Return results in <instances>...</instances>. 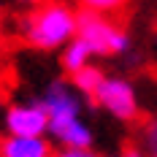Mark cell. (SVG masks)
I'll list each match as a JSON object with an SVG mask.
<instances>
[{"label": "cell", "mask_w": 157, "mask_h": 157, "mask_svg": "<svg viewBox=\"0 0 157 157\" xmlns=\"http://www.w3.org/2000/svg\"><path fill=\"white\" fill-rule=\"evenodd\" d=\"M155 157H157V155H155Z\"/></svg>", "instance_id": "15"}, {"label": "cell", "mask_w": 157, "mask_h": 157, "mask_svg": "<svg viewBox=\"0 0 157 157\" xmlns=\"http://www.w3.org/2000/svg\"><path fill=\"white\" fill-rule=\"evenodd\" d=\"M141 149L155 157L157 155V117H152L141 130Z\"/></svg>", "instance_id": "10"}, {"label": "cell", "mask_w": 157, "mask_h": 157, "mask_svg": "<svg viewBox=\"0 0 157 157\" xmlns=\"http://www.w3.org/2000/svg\"><path fill=\"white\" fill-rule=\"evenodd\" d=\"M0 157H54V144L46 136H6L0 138Z\"/></svg>", "instance_id": "6"}, {"label": "cell", "mask_w": 157, "mask_h": 157, "mask_svg": "<svg viewBox=\"0 0 157 157\" xmlns=\"http://www.w3.org/2000/svg\"><path fill=\"white\" fill-rule=\"evenodd\" d=\"M41 103L49 117V133L57 136L73 122L84 119V98L71 87V81H52L46 92L41 95Z\"/></svg>", "instance_id": "3"}, {"label": "cell", "mask_w": 157, "mask_h": 157, "mask_svg": "<svg viewBox=\"0 0 157 157\" xmlns=\"http://www.w3.org/2000/svg\"><path fill=\"white\" fill-rule=\"evenodd\" d=\"M109 157H146V152H144L141 146H133V144H130V146H125L119 155H109Z\"/></svg>", "instance_id": "12"}, {"label": "cell", "mask_w": 157, "mask_h": 157, "mask_svg": "<svg viewBox=\"0 0 157 157\" xmlns=\"http://www.w3.org/2000/svg\"><path fill=\"white\" fill-rule=\"evenodd\" d=\"M78 11L63 0H46L22 16V38L38 52H63L76 38Z\"/></svg>", "instance_id": "1"}, {"label": "cell", "mask_w": 157, "mask_h": 157, "mask_svg": "<svg viewBox=\"0 0 157 157\" xmlns=\"http://www.w3.org/2000/svg\"><path fill=\"white\" fill-rule=\"evenodd\" d=\"M16 3H22V6H27V8H38V6L46 3V0H16Z\"/></svg>", "instance_id": "13"}, {"label": "cell", "mask_w": 157, "mask_h": 157, "mask_svg": "<svg viewBox=\"0 0 157 157\" xmlns=\"http://www.w3.org/2000/svg\"><path fill=\"white\" fill-rule=\"evenodd\" d=\"M127 0H78V6H81V11H92V14H106L109 16L111 11H117V8H122Z\"/></svg>", "instance_id": "9"}, {"label": "cell", "mask_w": 157, "mask_h": 157, "mask_svg": "<svg viewBox=\"0 0 157 157\" xmlns=\"http://www.w3.org/2000/svg\"><path fill=\"white\" fill-rule=\"evenodd\" d=\"M92 49L87 46L81 38H73L68 46L60 52V65H63V71L68 73V78L73 76V73H78L81 68H87V65L92 63Z\"/></svg>", "instance_id": "7"}, {"label": "cell", "mask_w": 157, "mask_h": 157, "mask_svg": "<svg viewBox=\"0 0 157 157\" xmlns=\"http://www.w3.org/2000/svg\"><path fill=\"white\" fill-rule=\"evenodd\" d=\"M6 136H22V138H35V136H46L49 133V117L46 109L41 103V98L11 103L3 117Z\"/></svg>", "instance_id": "5"}, {"label": "cell", "mask_w": 157, "mask_h": 157, "mask_svg": "<svg viewBox=\"0 0 157 157\" xmlns=\"http://www.w3.org/2000/svg\"><path fill=\"white\" fill-rule=\"evenodd\" d=\"M54 157H98V152H92V149H57Z\"/></svg>", "instance_id": "11"}, {"label": "cell", "mask_w": 157, "mask_h": 157, "mask_svg": "<svg viewBox=\"0 0 157 157\" xmlns=\"http://www.w3.org/2000/svg\"><path fill=\"white\" fill-rule=\"evenodd\" d=\"M95 103L106 111L109 117L119 119V122H133L141 114L138 92H136L133 81L125 78V76H106L103 87L95 95Z\"/></svg>", "instance_id": "4"}, {"label": "cell", "mask_w": 157, "mask_h": 157, "mask_svg": "<svg viewBox=\"0 0 157 157\" xmlns=\"http://www.w3.org/2000/svg\"><path fill=\"white\" fill-rule=\"evenodd\" d=\"M103 81H106V73H103L98 65L90 63L87 68H81L78 73H73V76H71V87H73L81 98L95 100V95H98V90L103 87Z\"/></svg>", "instance_id": "8"}, {"label": "cell", "mask_w": 157, "mask_h": 157, "mask_svg": "<svg viewBox=\"0 0 157 157\" xmlns=\"http://www.w3.org/2000/svg\"><path fill=\"white\" fill-rule=\"evenodd\" d=\"M76 38H81L92 49L95 57H122L133 49V41L125 27L114 25L106 14H92V11H78Z\"/></svg>", "instance_id": "2"}, {"label": "cell", "mask_w": 157, "mask_h": 157, "mask_svg": "<svg viewBox=\"0 0 157 157\" xmlns=\"http://www.w3.org/2000/svg\"><path fill=\"white\" fill-rule=\"evenodd\" d=\"M0 11H3V0H0Z\"/></svg>", "instance_id": "14"}]
</instances>
